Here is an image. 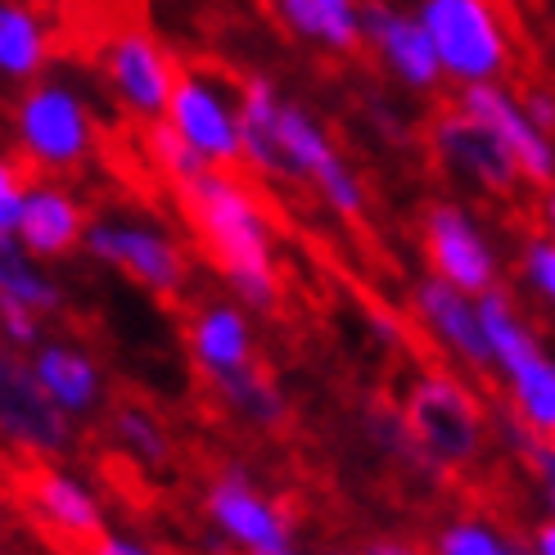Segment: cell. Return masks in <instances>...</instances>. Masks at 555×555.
<instances>
[{"instance_id":"7","label":"cell","mask_w":555,"mask_h":555,"mask_svg":"<svg viewBox=\"0 0 555 555\" xmlns=\"http://www.w3.org/2000/svg\"><path fill=\"white\" fill-rule=\"evenodd\" d=\"M100 68H104L108 91H114L127 118L145 122V127L163 122L181 68L172 64V54L154 41V33H145V27H118V33H108L104 50H100Z\"/></svg>"},{"instance_id":"33","label":"cell","mask_w":555,"mask_h":555,"mask_svg":"<svg viewBox=\"0 0 555 555\" xmlns=\"http://www.w3.org/2000/svg\"><path fill=\"white\" fill-rule=\"evenodd\" d=\"M515 456L533 469V479L542 488V502L555 519V438H538V434H524V442L515 448Z\"/></svg>"},{"instance_id":"10","label":"cell","mask_w":555,"mask_h":555,"mask_svg":"<svg viewBox=\"0 0 555 555\" xmlns=\"http://www.w3.org/2000/svg\"><path fill=\"white\" fill-rule=\"evenodd\" d=\"M456 104L506 145L524 185H555V135L533 122L524 95H515L506 81H483V87H465Z\"/></svg>"},{"instance_id":"31","label":"cell","mask_w":555,"mask_h":555,"mask_svg":"<svg viewBox=\"0 0 555 555\" xmlns=\"http://www.w3.org/2000/svg\"><path fill=\"white\" fill-rule=\"evenodd\" d=\"M519 275L555 312V235H529L519 248Z\"/></svg>"},{"instance_id":"26","label":"cell","mask_w":555,"mask_h":555,"mask_svg":"<svg viewBox=\"0 0 555 555\" xmlns=\"http://www.w3.org/2000/svg\"><path fill=\"white\" fill-rule=\"evenodd\" d=\"M212 388H217V398L240 415V421L258 425V429H275V425H281L285 415H289V402H285V393H281V384H275L258 362L244 366V371H235V375L212 379Z\"/></svg>"},{"instance_id":"3","label":"cell","mask_w":555,"mask_h":555,"mask_svg":"<svg viewBox=\"0 0 555 555\" xmlns=\"http://www.w3.org/2000/svg\"><path fill=\"white\" fill-rule=\"evenodd\" d=\"M402 415L438 475L475 465L488 442V415L475 388L452 371H415L402 398Z\"/></svg>"},{"instance_id":"20","label":"cell","mask_w":555,"mask_h":555,"mask_svg":"<svg viewBox=\"0 0 555 555\" xmlns=\"http://www.w3.org/2000/svg\"><path fill=\"white\" fill-rule=\"evenodd\" d=\"M54 37L50 23L27 0H0V81L33 87L50 73Z\"/></svg>"},{"instance_id":"1","label":"cell","mask_w":555,"mask_h":555,"mask_svg":"<svg viewBox=\"0 0 555 555\" xmlns=\"http://www.w3.org/2000/svg\"><path fill=\"white\" fill-rule=\"evenodd\" d=\"M177 190L194 235L208 248L235 302L248 312H271L281 302V271H275V231L262 199L231 168H208Z\"/></svg>"},{"instance_id":"35","label":"cell","mask_w":555,"mask_h":555,"mask_svg":"<svg viewBox=\"0 0 555 555\" xmlns=\"http://www.w3.org/2000/svg\"><path fill=\"white\" fill-rule=\"evenodd\" d=\"M91 555H158V551L145 546L141 538H131V533H100L91 542Z\"/></svg>"},{"instance_id":"34","label":"cell","mask_w":555,"mask_h":555,"mask_svg":"<svg viewBox=\"0 0 555 555\" xmlns=\"http://www.w3.org/2000/svg\"><path fill=\"white\" fill-rule=\"evenodd\" d=\"M27 185L33 181H27V172H23V158L0 154V235H14L23 199H27Z\"/></svg>"},{"instance_id":"14","label":"cell","mask_w":555,"mask_h":555,"mask_svg":"<svg viewBox=\"0 0 555 555\" xmlns=\"http://www.w3.org/2000/svg\"><path fill=\"white\" fill-rule=\"evenodd\" d=\"M366 46L379 54V64L393 73L398 87L406 91H438L442 81V64L438 50L425 33V23L415 18V10L406 5H388V0H366Z\"/></svg>"},{"instance_id":"8","label":"cell","mask_w":555,"mask_h":555,"mask_svg":"<svg viewBox=\"0 0 555 555\" xmlns=\"http://www.w3.org/2000/svg\"><path fill=\"white\" fill-rule=\"evenodd\" d=\"M421 240H425V258L438 281H448L465 294H488L496 289V248L488 240V231L479 227V217L456 199H434L421 217Z\"/></svg>"},{"instance_id":"22","label":"cell","mask_w":555,"mask_h":555,"mask_svg":"<svg viewBox=\"0 0 555 555\" xmlns=\"http://www.w3.org/2000/svg\"><path fill=\"white\" fill-rule=\"evenodd\" d=\"M506 384V406L529 425L538 438H555V357L538 348L533 357H524L519 366L502 375Z\"/></svg>"},{"instance_id":"40","label":"cell","mask_w":555,"mask_h":555,"mask_svg":"<svg viewBox=\"0 0 555 555\" xmlns=\"http://www.w3.org/2000/svg\"><path fill=\"white\" fill-rule=\"evenodd\" d=\"M542 221H546V235H555V185H546L542 194Z\"/></svg>"},{"instance_id":"41","label":"cell","mask_w":555,"mask_h":555,"mask_svg":"<svg viewBox=\"0 0 555 555\" xmlns=\"http://www.w3.org/2000/svg\"><path fill=\"white\" fill-rule=\"evenodd\" d=\"M388 5H406V10H415V5H421V0H388Z\"/></svg>"},{"instance_id":"23","label":"cell","mask_w":555,"mask_h":555,"mask_svg":"<svg viewBox=\"0 0 555 555\" xmlns=\"http://www.w3.org/2000/svg\"><path fill=\"white\" fill-rule=\"evenodd\" d=\"M479 321H483V339H488V352H492V371L506 375L511 366H519L524 357H533L542 348L538 330L529 325V317H524L515 308V298L496 285L488 294H479Z\"/></svg>"},{"instance_id":"29","label":"cell","mask_w":555,"mask_h":555,"mask_svg":"<svg viewBox=\"0 0 555 555\" xmlns=\"http://www.w3.org/2000/svg\"><path fill=\"white\" fill-rule=\"evenodd\" d=\"M366 429H371V438L379 442V452H388L393 461L411 465L415 475L438 479V469L425 461V452H421V442H415V434H411V425H406L402 406H375V411L366 415Z\"/></svg>"},{"instance_id":"32","label":"cell","mask_w":555,"mask_h":555,"mask_svg":"<svg viewBox=\"0 0 555 555\" xmlns=\"http://www.w3.org/2000/svg\"><path fill=\"white\" fill-rule=\"evenodd\" d=\"M46 317L33 312V308H23V302H10V298H0V344L14 348V352H33L41 339H46Z\"/></svg>"},{"instance_id":"37","label":"cell","mask_w":555,"mask_h":555,"mask_svg":"<svg viewBox=\"0 0 555 555\" xmlns=\"http://www.w3.org/2000/svg\"><path fill=\"white\" fill-rule=\"evenodd\" d=\"M371 330H375V339L384 344V348H402L406 344V335H402V325L388 317V312H379V308H371Z\"/></svg>"},{"instance_id":"2","label":"cell","mask_w":555,"mask_h":555,"mask_svg":"<svg viewBox=\"0 0 555 555\" xmlns=\"http://www.w3.org/2000/svg\"><path fill=\"white\" fill-rule=\"evenodd\" d=\"M14 150L33 172L41 177H68L77 168H87L100 127H95V108L87 91L68 77H41L33 87H23L14 100Z\"/></svg>"},{"instance_id":"9","label":"cell","mask_w":555,"mask_h":555,"mask_svg":"<svg viewBox=\"0 0 555 555\" xmlns=\"http://www.w3.org/2000/svg\"><path fill=\"white\" fill-rule=\"evenodd\" d=\"M429 154L452 181L488 194V199H506V194L524 185L506 145L479 118H469L461 104H452L448 114H438L429 122Z\"/></svg>"},{"instance_id":"43","label":"cell","mask_w":555,"mask_h":555,"mask_svg":"<svg viewBox=\"0 0 555 555\" xmlns=\"http://www.w3.org/2000/svg\"><path fill=\"white\" fill-rule=\"evenodd\" d=\"M325 555H348V551H325Z\"/></svg>"},{"instance_id":"16","label":"cell","mask_w":555,"mask_h":555,"mask_svg":"<svg viewBox=\"0 0 555 555\" xmlns=\"http://www.w3.org/2000/svg\"><path fill=\"white\" fill-rule=\"evenodd\" d=\"M27 366H33L41 393L60 406L68 421H87V415L100 411V402H104V371H100V362L81 344L41 339L33 352H27Z\"/></svg>"},{"instance_id":"25","label":"cell","mask_w":555,"mask_h":555,"mask_svg":"<svg viewBox=\"0 0 555 555\" xmlns=\"http://www.w3.org/2000/svg\"><path fill=\"white\" fill-rule=\"evenodd\" d=\"M0 298L23 302L41 317H54L64 308V289L60 281L46 271V262H37L14 235H0Z\"/></svg>"},{"instance_id":"12","label":"cell","mask_w":555,"mask_h":555,"mask_svg":"<svg viewBox=\"0 0 555 555\" xmlns=\"http://www.w3.org/2000/svg\"><path fill=\"white\" fill-rule=\"evenodd\" d=\"M0 434L37 456H54L73 442V421L41 393L27 357L5 344H0Z\"/></svg>"},{"instance_id":"11","label":"cell","mask_w":555,"mask_h":555,"mask_svg":"<svg viewBox=\"0 0 555 555\" xmlns=\"http://www.w3.org/2000/svg\"><path fill=\"white\" fill-rule=\"evenodd\" d=\"M208 519H212V529L244 555H267V551L294 546L289 515L275 506L240 465H227L208 483Z\"/></svg>"},{"instance_id":"36","label":"cell","mask_w":555,"mask_h":555,"mask_svg":"<svg viewBox=\"0 0 555 555\" xmlns=\"http://www.w3.org/2000/svg\"><path fill=\"white\" fill-rule=\"evenodd\" d=\"M524 104H529L533 122H538L542 131H551V135H555V91H546V87H533V91H524Z\"/></svg>"},{"instance_id":"28","label":"cell","mask_w":555,"mask_h":555,"mask_svg":"<svg viewBox=\"0 0 555 555\" xmlns=\"http://www.w3.org/2000/svg\"><path fill=\"white\" fill-rule=\"evenodd\" d=\"M429 555H533V546L506 538L483 515H461V519H452V524H442L438 529Z\"/></svg>"},{"instance_id":"27","label":"cell","mask_w":555,"mask_h":555,"mask_svg":"<svg viewBox=\"0 0 555 555\" xmlns=\"http://www.w3.org/2000/svg\"><path fill=\"white\" fill-rule=\"evenodd\" d=\"M108 429H114V442L141 465H163L172 456V438L163 429V421L150 411V406H135V402H122L108 415Z\"/></svg>"},{"instance_id":"42","label":"cell","mask_w":555,"mask_h":555,"mask_svg":"<svg viewBox=\"0 0 555 555\" xmlns=\"http://www.w3.org/2000/svg\"><path fill=\"white\" fill-rule=\"evenodd\" d=\"M267 555H302L298 546H285V551H267Z\"/></svg>"},{"instance_id":"15","label":"cell","mask_w":555,"mask_h":555,"mask_svg":"<svg viewBox=\"0 0 555 555\" xmlns=\"http://www.w3.org/2000/svg\"><path fill=\"white\" fill-rule=\"evenodd\" d=\"M87 227H91V212L81 208V199L73 190L54 185V181H33V185H27L23 212H18L14 240L37 262H64V258H73L81 248Z\"/></svg>"},{"instance_id":"17","label":"cell","mask_w":555,"mask_h":555,"mask_svg":"<svg viewBox=\"0 0 555 555\" xmlns=\"http://www.w3.org/2000/svg\"><path fill=\"white\" fill-rule=\"evenodd\" d=\"M281 114H285V95L275 87V77L248 73L240 81V154L262 181H289Z\"/></svg>"},{"instance_id":"38","label":"cell","mask_w":555,"mask_h":555,"mask_svg":"<svg viewBox=\"0 0 555 555\" xmlns=\"http://www.w3.org/2000/svg\"><path fill=\"white\" fill-rule=\"evenodd\" d=\"M366 555H429V551L411 546V542H398V538H379V542L366 546Z\"/></svg>"},{"instance_id":"19","label":"cell","mask_w":555,"mask_h":555,"mask_svg":"<svg viewBox=\"0 0 555 555\" xmlns=\"http://www.w3.org/2000/svg\"><path fill=\"white\" fill-rule=\"evenodd\" d=\"M289 37L321 54H357L366 46V0H275Z\"/></svg>"},{"instance_id":"24","label":"cell","mask_w":555,"mask_h":555,"mask_svg":"<svg viewBox=\"0 0 555 555\" xmlns=\"http://www.w3.org/2000/svg\"><path fill=\"white\" fill-rule=\"evenodd\" d=\"M281 145H285V163H289V181H321L335 163L344 158L339 145L330 141V131L321 127V118H312L302 104L285 100L281 114Z\"/></svg>"},{"instance_id":"5","label":"cell","mask_w":555,"mask_h":555,"mask_svg":"<svg viewBox=\"0 0 555 555\" xmlns=\"http://www.w3.org/2000/svg\"><path fill=\"white\" fill-rule=\"evenodd\" d=\"M81 254L95 267L118 271L154 298H177L190 285V254L185 244L154 217L141 212H100L91 217Z\"/></svg>"},{"instance_id":"4","label":"cell","mask_w":555,"mask_h":555,"mask_svg":"<svg viewBox=\"0 0 555 555\" xmlns=\"http://www.w3.org/2000/svg\"><path fill=\"white\" fill-rule=\"evenodd\" d=\"M415 18L438 50L442 77L456 91L502 81L511 68V33L496 0H421Z\"/></svg>"},{"instance_id":"13","label":"cell","mask_w":555,"mask_h":555,"mask_svg":"<svg viewBox=\"0 0 555 555\" xmlns=\"http://www.w3.org/2000/svg\"><path fill=\"white\" fill-rule=\"evenodd\" d=\"M411 308L415 321L425 325V335L452 357L465 371H492V352L483 339V321H479V298L465 294L448 281H438L429 271L425 281L411 285Z\"/></svg>"},{"instance_id":"21","label":"cell","mask_w":555,"mask_h":555,"mask_svg":"<svg viewBox=\"0 0 555 555\" xmlns=\"http://www.w3.org/2000/svg\"><path fill=\"white\" fill-rule=\"evenodd\" d=\"M27 502H33V511L50 524L54 533H64V538L95 542L104 533L100 496L81 483L77 475H68V469H41V475H33Z\"/></svg>"},{"instance_id":"39","label":"cell","mask_w":555,"mask_h":555,"mask_svg":"<svg viewBox=\"0 0 555 555\" xmlns=\"http://www.w3.org/2000/svg\"><path fill=\"white\" fill-rule=\"evenodd\" d=\"M533 555H555V519L538 524V533H533Z\"/></svg>"},{"instance_id":"18","label":"cell","mask_w":555,"mask_h":555,"mask_svg":"<svg viewBox=\"0 0 555 555\" xmlns=\"http://www.w3.org/2000/svg\"><path fill=\"white\" fill-rule=\"evenodd\" d=\"M190 357L208 379L235 375L244 366H254V325H248V308H240L235 298L204 302L190 317Z\"/></svg>"},{"instance_id":"6","label":"cell","mask_w":555,"mask_h":555,"mask_svg":"<svg viewBox=\"0 0 555 555\" xmlns=\"http://www.w3.org/2000/svg\"><path fill=\"white\" fill-rule=\"evenodd\" d=\"M181 141L199 154L208 168H235L240 154V87H227L208 68H181L163 114Z\"/></svg>"},{"instance_id":"30","label":"cell","mask_w":555,"mask_h":555,"mask_svg":"<svg viewBox=\"0 0 555 555\" xmlns=\"http://www.w3.org/2000/svg\"><path fill=\"white\" fill-rule=\"evenodd\" d=\"M145 141H150V158L158 163V172L168 177L172 185H185V181H194L199 172H208V163H204L199 154H194V150L181 141V135L168 127V122H154Z\"/></svg>"}]
</instances>
